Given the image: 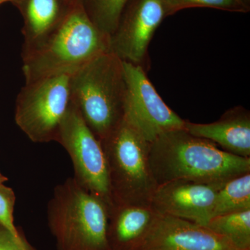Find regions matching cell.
Returning a JSON list of instances; mask_svg holds the SVG:
<instances>
[{
  "instance_id": "cell-1",
  "label": "cell",
  "mask_w": 250,
  "mask_h": 250,
  "mask_svg": "<svg viewBox=\"0 0 250 250\" xmlns=\"http://www.w3.org/2000/svg\"><path fill=\"white\" fill-rule=\"evenodd\" d=\"M149 164L157 186L176 180L223 186L250 172V157L235 155L185 128L163 133L149 144Z\"/></svg>"
},
{
  "instance_id": "cell-2",
  "label": "cell",
  "mask_w": 250,
  "mask_h": 250,
  "mask_svg": "<svg viewBox=\"0 0 250 250\" xmlns=\"http://www.w3.org/2000/svg\"><path fill=\"white\" fill-rule=\"evenodd\" d=\"M110 51V38L90 21L80 0L73 1L62 21L39 44L22 51L25 83L74 72Z\"/></svg>"
},
{
  "instance_id": "cell-16",
  "label": "cell",
  "mask_w": 250,
  "mask_h": 250,
  "mask_svg": "<svg viewBox=\"0 0 250 250\" xmlns=\"http://www.w3.org/2000/svg\"><path fill=\"white\" fill-rule=\"evenodd\" d=\"M206 227L235 249L250 250V210L213 217Z\"/></svg>"
},
{
  "instance_id": "cell-13",
  "label": "cell",
  "mask_w": 250,
  "mask_h": 250,
  "mask_svg": "<svg viewBox=\"0 0 250 250\" xmlns=\"http://www.w3.org/2000/svg\"><path fill=\"white\" fill-rule=\"evenodd\" d=\"M157 213L151 205H113L107 230L111 250H138L152 228Z\"/></svg>"
},
{
  "instance_id": "cell-15",
  "label": "cell",
  "mask_w": 250,
  "mask_h": 250,
  "mask_svg": "<svg viewBox=\"0 0 250 250\" xmlns=\"http://www.w3.org/2000/svg\"><path fill=\"white\" fill-rule=\"evenodd\" d=\"M250 210V172L230 179L219 188L213 217Z\"/></svg>"
},
{
  "instance_id": "cell-24",
  "label": "cell",
  "mask_w": 250,
  "mask_h": 250,
  "mask_svg": "<svg viewBox=\"0 0 250 250\" xmlns=\"http://www.w3.org/2000/svg\"><path fill=\"white\" fill-rule=\"evenodd\" d=\"M69 1H74V0H69Z\"/></svg>"
},
{
  "instance_id": "cell-4",
  "label": "cell",
  "mask_w": 250,
  "mask_h": 250,
  "mask_svg": "<svg viewBox=\"0 0 250 250\" xmlns=\"http://www.w3.org/2000/svg\"><path fill=\"white\" fill-rule=\"evenodd\" d=\"M125 92L123 61L111 50L72 74V103L100 142L123 121Z\"/></svg>"
},
{
  "instance_id": "cell-8",
  "label": "cell",
  "mask_w": 250,
  "mask_h": 250,
  "mask_svg": "<svg viewBox=\"0 0 250 250\" xmlns=\"http://www.w3.org/2000/svg\"><path fill=\"white\" fill-rule=\"evenodd\" d=\"M123 62L126 85L123 119L149 143L166 131L184 128L186 121L164 103L143 67Z\"/></svg>"
},
{
  "instance_id": "cell-20",
  "label": "cell",
  "mask_w": 250,
  "mask_h": 250,
  "mask_svg": "<svg viewBox=\"0 0 250 250\" xmlns=\"http://www.w3.org/2000/svg\"><path fill=\"white\" fill-rule=\"evenodd\" d=\"M0 250H36L25 238L18 240L6 229L0 226Z\"/></svg>"
},
{
  "instance_id": "cell-10",
  "label": "cell",
  "mask_w": 250,
  "mask_h": 250,
  "mask_svg": "<svg viewBox=\"0 0 250 250\" xmlns=\"http://www.w3.org/2000/svg\"><path fill=\"white\" fill-rule=\"evenodd\" d=\"M222 186L176 180L157 186L150 205L156 213L207 226Z\"/></svg>"
},
{
  "instance_id": "cell-3",
  "label": "cell",
  "mask_w": 250,
  "mask_h": 250,
  "mask_svg": "<svg viewBox=\"0 0 250 250\" xmlns=\"http://www.w3.org/2000/svg\"><path fill=\"white\" fill-rule=\"evenodd\" d=\"M109 206L69 177L54 188L47 224L57 250H111L107 230Z\"/></svg>"
},
{
  "instance_id": "cell-22",
  "label": "cell",
  "mask_w": 250,
  "mask_h": 250,
  "mask_svg": "<svg viewBox=\"0 0 250 250\" xmlns=\"http://www.w3.org/2000/svg\"><path fill=\"white\" fill-rule=\"evenodd\" d=\"M239 1H241L242 4H244L245 6L249 7L250 0H239Z\"/></svg>"
},
{
  "instance_id": "cell-6",
  "label": "cell",
  "mask_w": 250,
  "mask_h": 250,
  "mask_svg": "<svg viewBox=\"0 0 250 250\" xmlns=\"http://www.w3.org/2000/svg\"><path fill=\"white\" fill-rule=\"evenodd\" d=\"M74 72H62L25 83L18 95L15 121L32 142L56 141L72 104Z\"/></svg>"
},
{
  "instance_id": "cell-14",
  "label": "cell",
  "mask_w": 250,
  "mask_h": 250,
  "mask_svg": "<svg viewBox=\"0 0 250 250\" xmlns=\"http://www.w3.org/2000/svg\"><path fill=\"white\" fill-rule=\"evenodd\" d=\"M59 0H26L23 50L34 47L62 21Z\"/></svg>"
},
{
  "instance_id": "cell-5",
  "label": "cell",
  "mask_w": 250,
  "mask_h": 250,
  "mask_svg": "<svg viewBox=\"0 0 250 250\" xmlns=\"http://www.w3.org/2000/svg\"><path fill=\"white\" fill-rule=\"evenodd\" d=\"M101 143L107 161L112 206L150 205L157 187L149 164L150 143L123 119Z\"/></svg>"
},
{
  "instance_id": "cell-12",
  "label": "cell",
  "mask_w": 250,
  "mask_h": 250,
  "mask_svg": "<svg viewBox=\"0 0 250 250\" xmlns=\"http://www.w3.org/2000/svg\"><path fill=\"white\" fill-rule=\"evenodd\" d=\"M184 128L193 136L217 143L226 152L250 157V114L242 106L229 110L214 123L198 124L186 121Z\"/></svg>"
},
{
  "instance_id": "cell-9",
  "label": "cell",
  "mask_w": 250,
  "mask_h": 250,
  "mask_svg": "<svg viewBox=\"0 0 250 250\" xmlns=\"http://www.w3.org/2000/svg\"><path fill=\"white\" fill-rule=\"evenodd\" d=\"M170 16L166 0H129L110 38V50L123 62L143 67L154 33Z\"/></svg>"
},
{
  "instance_id": "cell-23",
  "label": "cell",
  "mask_w": 250,
  "mask_h": 250,
  "mask_svg": "<svg viewBox=\"0 0 250 250\" xmlns=\"http://www.w3.org/2000/svg\"><path fill=\"white\" fill-rule=\"evenodd\" d=\"M9 1V0H0V4H1V3L4 2V1Z\"/></svg>"
},
{
  "instance_id": "cell-21",
  "label": "cell",
  "mask_w": 250,
  "mask_h": 250,
  "mask_svg": "<svg viewBox=\"0 0 250 250\" xmlns=\"http://www.w3.org/2000/svg\"><path fill=\"white\" fill-rule=\"evenodd\" d=\"M6 181H8L7 177H5V176L3 175V174L1 173V172H0V184H4Z\"/></svg>"
},
{
  "instance_id": "cell-19",
  "label": "cell",
  "mask_w": 250,
  "mask_h": 250,
  "mask_svg": "<svg viewBox=\"0 0 250 250\" xmlns=\"http://www.w3.org/2000/svg\"><path fill=\"white\" fill-rule=\"evenodd\" d=\"M16 195L11 188L0 184V226L9 231L18 240H22L24 235L20 232L14 223V207Z\"/></svg>"
},
{
  "instance_id": "cell-11",
  "label": "cell",
  "mask_w": 250,
  "mask_h": 250,
  "mask_svg": "<svg viewBox=\"0 0 250 250\" xmlns=\"http://www.w3.org/2000/svg\"><path fill=\"white\" fill-rule=\"evenodd\" d=\"M138 250H237L205 226L157 213Z\"/></svg>"
},
{
  "instance_id": "cell-17",
  "label": "cell",
  "mask_w": 250,
  "mask_h": 250,
  "mask_svg": "<svg viewBox=\"0 0 250 250\" xmlns=\"http://www.w3.org/2000/svg\"><path fill=\"white\" fill-rule=\"evenodd\" d=\"M129 0H81L90 21L105 35L111 38Z\"/></svg>"
},
{
  "instance_id": "cell-18",
  "label": "cell",
  "mask_w": 250,
  "mask_h": 250,
  "mask_svg": "<svg viewBox=\"0 0 250 250\" xmlns=\"http://www.w3.org/2000/svg\"><path fill=\"white\" fill-rule=\"evenodd\" d=\"M171 14L189 8L207 7L235 11V12H248L249 7L242 4L239 0H166Z\"/></svg>"
},
{
  "instance_id": "cell-7",
  "label": "cell",
  "mask_w": 250,
  "mask_h": 250,
  "mask_svg": "<svg viewBox=\"0 0 250 250\" xmlns=\"http://www.w3.org/2000/svg\"><path fill=\"white\" fill-rule=\"evenodd\" d=\"M56 141L71 159L74 178L81 187L106 202L112 200L106 154L100 140L72 103L59 127Z\"/></svg>"
}]
</instances>
